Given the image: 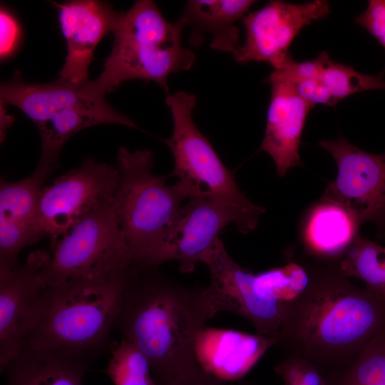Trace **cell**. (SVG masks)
<instances>
[{
    "instance_id": "obj_1",
    "label": "cell",
    "mask_w": 385,
    "mask_h": 385,
    "mask_svg": "<svg viewBox=\"0 0 385 385\" xmlns=\"http://www.w3.org/2000/svg\"><path fill=\"white\" fill-rule=\"evenodd\" d=\"M384 332L385 300L354 286L338 268L309 275L306 288L289 302L277 345L286 356L312 363L324 377L349 366Z\"/></svg>"
},
{
    "instance_id": "obj_2",
    "label": "cell",
    "mask_w": 385,
    "mask_h": 385,
    "mask_svg": "<svg viewBox=\"0 0 385 385\" xmlns=\"http://www.w3.org/2000/svg\"><path fill=\"white\" fill-rule=\"evenodd\" d=\"M158 267L133 265L113 329L145 355L157 384L163 385L198 365L196 339L214 315L205 289L172 281Z\"/></svg>"
},
{
    "instance_id": "obj_3",
    "label": "cell",
    "mask_w": 385,
    "mask_h": 385,
    "mask_svg": "<svg viewBox=\"0 0 385 385\" xmlns=\"http://www.w3.org/2000/svg\"><path fill=\"white\" fill-rule=\"evenodd\" d=\"M133 265L105 276L46 286L21 349L68 354L91 361L106 350L111 351L115 344L110 341V333Z\"/></svg>"
},
{
    "instance_id": "obj_4",
    "label": "cell",
    "mask_w": 385,
    "mask_h": 385,
    "mask_svg": "<svg viewBox=\"0 0 385 385\" xmlns=\"http://www.w3.org/2000/svg\"><path fill=\"white\" fill-rule=\"evenodd\" d=\"M1 107L19 108L36 125L41 138L38 168L52 172L65 143L78 131L98 124L139 128L129 117L113 108L92 81L74 83L58 78L29 83L19 71L1 84Z\"/></svg>"
},
{
    "instance_id": "obj_5",
    "label": "cell",
    "mask_w": 385,
    "mask_h": 385,
    "mask_svg": "<svg viewBox=\"0 0 385 385\" xmlns=\"http://www.w3.org/2000/svg\"><path fill=\"white\" fill-rule=\"evenodd\" d=\"M183 29L179 21H168L154 1H136L120 13L111 53L93 85L106 95L126 81L142 79L168 92V77L189 70L196 60L192 50L182 43Z\"/></svg>"
},
{
    "instance_id": "obj_6",
    "label": "cell",
    "mask_w": 385,
    "mask_h": 385,
    "mask_svg": "<svg viewBox=\"0 0 385 385\" xmlns=\"http://www.w3.org/2000/svg\"><path fill=\"white\" fill-rule=\"evenodd\" d=\"M118 184L111 202L134 263L143 266L160 245L190 195L178 181L167 185L168 175L152 171L153 154L117 152Z\"/></svg>"
},
{
    "instance_id": "obj_7",
    "label": "cell",
    "mask_w": 385,
    "mask_h": 385,
    "mask_svg": "<svg viewBox=\"0 0 385 385\" xmlns=\"http://www.w3.org/2000/svg\"><path fill=\"white\" fill-rule=\"evenodd\" d=\"M165 102L173 123L172 135L163 140L173 157L170 175L178 178L190 197H209L224 202L256 227L265 208L254 204L239 188L232 172L196 126L192 116L196 96L178 91L168 94Z\"/></svg>"
},
{
    "instance_id": "obj_8",
    "label": "cell",
    "mask_w": 385,
    "mask_h": 385,
    "mask_svg": "<svg viewBox=\"0 0 385 385\" xmlns=\"http://www.w3.org/2000/svg\"><path fill=\"white\" fill-rule=\"evenodd\" d=\"M49 254L44 270L46 286L108 275L134 263L111 203L93 210L52 241Z\"/></svg>"
},
{
    "instance_id": "obj_9",
    "label": "cell",
    "mask_w": 385,
    "mask_h": 385,
    "mask_svg": "<svg viewBox=\"0 0 385 385\" xmlns=\"http://www.w3.org/2000/svg\"><path fill=\"white\" fill-rule=\"evenodd\" d=\"M200 262L210 270V282L205 292L213 315L225 311L240 315L252 322L257 334L277 343L289 302L277 297L259 274L238 265L220 237L202 254Z\"/></svg>"
},
{
    "instance_id": "obj_10",
    "label": "cell",
    "mask_w": 385,
    "mask_h": 385,
    "mask_svg": "<svg viewBox=\"0 0 385 385\" xmlns=\"http://www.w3.org/2000/svg\"><path fill=\"white\" fill-rule=\"evenodd\" d=\"M338 167L337 178L326 188L320 202L336 205L347 211L359 226L374 222L378 235L385 233V153H367L343 135L322 140Z\"/></svg>"
},
{
    "instance_id": "obj_11",
    "label": "cell",
    "mask_w": 385,
    "mask_h": 385,
    "mask_svg": "<svg viewBox=\"0 0 385 385\" xmlns=\"http://www.w3.org/2000/svg\"><path fill=\"white\" fill-rule=\"evenodd\" d=\"M118 184L116 167L86 158L43 188L38 207L43 237L54 241L97 208L111 203Z\"/></svg>"
},
{
    "instance_id": "obj_12",
    "label": "cell",
    "mask_w": 385,
    "mask_h": 385,
    "mask_svg": "<svg viewBox=\"0 0 385 385\" xmlns=\"http://www.w3.org/2000/svg\"><path fill=\"white\" fill-rule=\"evenodd\" d=\"M230 223H234L243 234L255 229L232 206L209 197H190L144 266L158 267L165 262L175 260L181 272L191 273L200 262L202 254Z\"/></svg>"
},
{
    "instance_id": "obj_13",
    "label": "cell",
    "mask_w": 385,
    "mask_h": 385,
    "mask_svg": "<svg viewBox=\"0 0 385 385\" xmlns=\"http://www.w3.org/2000/svg\"><path fill=\"white\" fill-rule=\"evenodd\" d=\"M329 11L324 0L303 4L271 1L241 20L246 37L234 59L240 64L265 62L274 69L280 68L290 56L288 49L300 30Z\"/></svg>"
},
{
    "instance_id": "obj_14",
    "label": "cell",
    "mask_w": 385,
    "mask_h": 385,
    "mask_svg": "<svg viewBox=\"0 0 385 385\" xmlns=\"http://www.w3.org/2000/svg\"><path fill=\"white\" fill-rule=\"evenodd\" d=\"M50 254L31 252L13 269L0 267V370L21 351L40 296L46 287L44 270Z\"/></svg>"
},
{
    "instance_id": "obj_15",
    "label": "cell",
    "mask_w": 385,
    "mask_h": 385,
    "mask_svg": "<svg viewBox=\"0 0 385 385\" xmlns=\"http://www.w3.org/2000/svg\"><path fill=\"white\" fill-rule=\"evenodd\" d=\"M60 26L67 54L60 79L74 83L88 81V68L101 40L113 32L120 13L111 4L96 0H75L58 4Z\"/></svg>"
},
{
    "instance_id": "obj_16",
    "label": "cell",
    "mask_w": 385,
    "mask_h": 385,
    "mask_svg": "<svg viewBox=\"0 0 385 385\" xmlns=\"http://www.w3.org/2000/svg\"><path fill=\"white\" fill-rule=\"evenodd\" d=\"M51 173L36 168L27 178L0 182V267L19 266L18 257L26 246L43 237L38 221L43 185Z\"/></svg>"
},
{
    "instance_id": "obj_17",
    "label": "cell",
    "mask_w": 385,
    "mask_h": 385,
    "mask_svg": "<svg viewBox=\"0 0 385 385\" xmlns=\"http://www.w3.org/2000/svg\"><path fill=\"white\" fill-rule=\"evenodd\" d=\"M271 86L265 133L260 150L272 158L279 176L294 166L302 165L299 154L307 116L313 108L301 99L277 71L267 78Z\"/></svg>"
},
{
    "instance_id": "obj_18",
    "label": "cell",
    "mask_w": 385,
    "mask_h": 385,
    "mask_svg": "<svg viewBox=\"0 0 385 385\" xmlns=\"http://www.w3.org/2000/svg\"><path fill=\"white\" fill-rule=\"evenodd\" d=\"M276 344L274 339L257 334L205 327L196 339L195 356L205 371L230 382L245 376Z\"/></svg>"
},
{
    "instance_id": "obj_19",
    "label": "cell",
    "mask_w": 385,
    "mask_h": 385,
    "mask_svg": "<svg viewBox=\"0 0 385 385\" xmlns=\"http://www.w3.org/2000/svg\"><path fill=\"white\" fill-rule=\"evenodd\" d=\"M255 3L252 0H190L178 21L192 28L190 44L198 46L209 34L210 47L233 56L242 44L236 21L242 20Z\"/></svg>"
},
{
    "instance_id": "obj_20",
    "label": "cell",
    "mask_w": 385,
    "mask_h": 385,
    "mask_svg": "<svg viewBox=\"0 0 385 385\" xmlns=\"http://www.w3.org/2000/svg\"><path fill=\"white\" fill-rule=\"evenodd\" d=\"M93 361L68 354L24 347L1 371L5 385H83Z\"/></svg>"
},
{
    "instance_id": "obj_21",
    "label": "cell",
    "mask_w": 385,
    "mask_h": 385,
    "mask_svg": "<svg viewBox=\"0 0 385 385\" xmlns=\"http://www.w3.org/2000/svg\"><path fill=\"white\" fill-rule=\"evenodd\" d=\"M359 227L353 217L342 207L319 202L309 217L305 240L313 252L335 256L346 252L359 236Z\"/></svg>"
},
{
    "instance_id": "obj_22",
    "label": "cell",
    "mask_w": 385,
    "mask_h": 385,
    "mask_svg": "<svg viewBox=\"0 0 385 385\" xmlns=\"http://www.w3.org/2000/svg\"><path fill=\"white\" fill-rule=\"evenodd\" d=\"M340 272L361 279L366 287L385 300V247L359 235L339 264Z\"/></svg>"
},
{
    "instance_id": "obj_23",
    "label": "cell",
    "mask_w": 385,
    "mask_h": 385,
    "mask_svg": "<svg viewBox=\"0 0 385 385\" xmlns=\"http://www.w3.org/2000/svg\"><path fill=\"white\" fill-rule=\"evenodd\" d=\"M319 55L322 68L318 79L326 86L337 103L361 91L385 90V69L377 75H366L349 66L334 61L325 51Z\"/></svg>"
},
{
    "instance_id": "obj_24",
    "label": "cell",
    "mask_w": 385,
    "mask_h": 385,
    "mask_svg": "<svg viewBox=\"0 0 385 385\" xmlns=\"http://www.w3.org/2000/svg\"><path fill=\"white\" fill-rule=\"evenodd\" d=\"M324 379L327 385H366L385 381V332L374 338L349 366Z\"/></svg>"
},
{
    "instance_id": "obj_25",
    "label": "cell",
    "mask_w": 385,
    "mask_h": 385,
    "mask_svg": "<svg viewBox=\"0 0 385 385\" xmlns=\"http://www.w3.org/2000/svg\"><path fill=\"white\" fill-rule=\"evenodd\" d=\"M111 351L105 373L114 385H158L147 357L134 344L122 338Z\"/></svg>"
},
{
    "instance_id": "obj_26",
    "label": "cell",
    "mask_w": 385,
    "mask_h": 385,
    "mask_svg": "<svg viewBox=\"0 0 385 385\" xmlns=\"http://www.w3.org/2000/svg\"><path fill=\"white\" fill-rule=\"evenodd\" d=\"M274 70L288 81L294 93L301 99L312 107L317 104L334 106L337 103L326 86L319 79H294L287 76L280 70Z\"/></svg>"
},
{
    "instance_id": "obj_27",
    "label": "cell",
    "mask_w": 385,
    "mask_h": 385,
    "mask_svg": "<svg viewBox=\"0 0 385 385\" xmlns=\"http://www.w3.org/2000/svg\"><path fill=\"white\" fill-rule=\"evenodd\" d=\"M355 21L364 28L385 48V0H371Z\"/></svg>"
},
{
    "instance_id": "obj_28",
    "label": "cell",
    "mask_w": 385,
    "mask_h": 385,
    "mask_svg": "<svg viewBox=\"0 0 385 385\" xmlns=\"http://www.w3.org/2000/svg\"><path fill=\"white\" fill-rule=\"evenodd\" d=\"M1 58L11 56L16 50L20 40V27L14 16L6 9H1Z\"/></svg>"
},
{
    "instance_id": "obj_29",
    "label": "cell",
    "mask_w": 385,
    "mask_h": 385,
    "mask_svg": "<svg viewBox=\"0 0 385 385\" xmlns=\"http://www.w3.org/2000/svg\"><path fill=\"white\" fill-rule=\"evenodd\" d=\"M163 385H235L220 380L205 371L199 365L186 370Z\"/></svg>"
},
{
    "instance_id": "obj_30",
    "label": "cell",
    "mask_w": 385,
    "mask_h": 385,
    "mask_svg": "<svg viewBox=\"0 0 385 385\" xmlns=\"http://www.w3.org/2000/svg\"><path fill=\"white\" fill-rule=\"evenodd\" d=\"M366 385H385V381H378V382H375V383H372V384H369Z\"/></svg>"
},
{
    "instance_id": "obj_31",
    "label": "cell",
    "mask_w": 385,
    "mask_h": 385,
    "mask_svg": "<svg viewBox=\"0 0 385 385\" xmlns=\"http://www.w3.org/2000/svg\"><path fill=\"white\" fill-rule=\"evenodd\" d=\"M284 385H299V384H291V383H284Z\"/></svg>"
}]
</instances>
